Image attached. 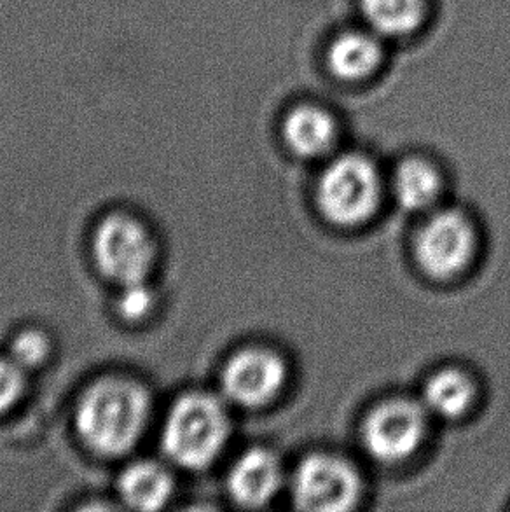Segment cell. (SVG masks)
Masks as SVG:
<instances>
[{
  "mask_svg": "<svg viewBox=\"0 0 510 512\" xmlns=\"http://www.w3.org/2000/svg\"><path fill=\"white\" fill-rule=\"evenodd\" d=\"M151 401L142 385L126 378H105L91 385L77 406V432L88 448L104 455H125L144 434Z\"/></svg>",
  "mask_w": 510,
  "mask_h": 512,
  "instance_id": "1",
  "label": "cell"
},
{
  "mask_svg": "<svg viewBox=\"0 0 510 512\" xmlns=\"http://www.w3.org/2000/svg\"><path fill=\"white\" fill-rule=\"evenodd\" d=\"M231 434L224 404L210 394H189L175 402L166 418L163 448L187 469H205L219 458Z\"/></svg>",
  "mask_w": 510,
  "mask_h": 512,
  "instance_id": "2",
  "label": "cell"
},
{
  "mask_svg": "<svg viewBox=\"0 0 510 512\" xmlns=\"http://www.w3.org/2000/svg\"><path fill=\"white\" fill-rule=\"evenodd\" d=\"M380 200V173L364 156H341L318 180V208L338 226L352 228L366 222L380 207Z\"/></svg>",
  "mask_w": 510,
  "mask_h": 512,
  "instance_id": "3",
  "label": "cell"
},
{
  "mask_svg": "<svg viewBox=\"0 0 510 512\" xmlns=\"http://www.w3.org/2000/svg\"><path fill=\"white\" fill-rule=\"evenodd\" d=\"M93 256L105 277L125 285L145 282L156 259L149 231L128 215L107 217L93 236Z\"/></svg>",
  "mask_w": 510,
  "mask_h": 512,
  "instance_id": "4",
  "label": "cell"
},
{
  "mask_svg": "<svg viewBox=\"0 0 510 512\" xmlns=\"http://www.w3.org/2000/svg\"><path fill=\"white\" fill-rule=\"evenodd\" d=\"M290 490L297 509L348 511L359 500L360 479L357 471L343 458L317 453L297 465Z\"/></svg>",
  "mask_w": 510,
  "mask_h": 512,
  "instance_id": "5",
  "label": "cell"
},
{
  "mask_svg": "<svg viewBox=\"0 0 510 512\" xmlns=\"http://www.w3.org/2000/svg\"><path fill=\"white\" fill-rule=\"evenodd\" d=\"M476 250L472 222L458 210L432 215L414 242V254L421 270L432 278H451L469 266Z\"/></svg>",
  "mask_w": 510,
  "mask_h": 512,
  "instance_id": "6",
  "label": "cell"
},
{
  "mask_svg": "<svg viewBox=\"0 0 510 512\" xmlns=\"http://www.w3.org/2000/svg\"><path fill=\"white\" fill-rule=\"evenodd\" d=\"M427 436L425 408L407 399L383 402L364 422L367 453L385 464H397L418 451Z\"/></svg>",
  "mask_w": 510,
  "mask_h": 512,
  "instance_id": "7",
  "label": "cell"
},
{
  "mask_svg": "<svg viewBox=\"0 0 510 512\" xmlns=\"http://www.w3.org/2000/svg\"><path fill=\"white\" fill-rule=\"evenodd\" d=\"M287 380V367L280 355L264 348L236 353L222 371V390L229 401L259 408L280 394Z\"/></svg>",
  "mask_w": 510,
  "mask_h": 512,
  "instance_id": "8",
  "label": "cell"
},
{
  "mask_svg": "<svg viewBox=\"0 0 510 512\" xmlns=\"http://www.w3.org/2000/svg\"><path fill=\"white\" fill-rule=\"evenodd\" d=\"M282 465L268 450L254 448L236 460L229 472L231 497L243 507H261L282 488Z\"/></svg>",
  "mask_w": 510,
  "mask_h": 512,
  "instance_id": "9",
  "label": "cell"
},
{
  "mask_svg": "<svg viewBox=\"0 0 510 512\" xmlns=\"http://www.w3.org/2000/svg\"><path fill=\"white\" fill-rule=\"evenodd\" d=\"M283 137L292 153L301 158H320L329 153L336 139L338 126L331 114L320 107L301 105L283 123Z\"/></svg>",
  "mask_w": 510,
  "mask_h": 512,
  "instance_id": "10",
  "label": "cell"
},
{
  "mask_svg": "<svg viewBox=\"0 0 510 512\" xmlns=\"http://www.w3.org/2000/svg\"><path fill=\"white\" fill-rule=\"evenodd\" d=\"M327 60L332 74L339 79L360 81L380 69L383 48L376 34L353 30L332 41Z\"/></svg>",
  "mask_w": 510,
  "mask_h": 512,
  "instance_id": "11",
  "label": "cell"
},
{
  "mask_svg": "<svg viewBox=\"0 0 510 512\" xmlns=\"http://www.w3.org/2000/svg\"><path fill=\"white\" fill-rule=\"evenodd\" d=\"M172 492L170 474L154 462L130 465L119 478L121 497L138 511H158L170 500Z\"/></svg>",
  "mask_w": 510,
  "mask_h": 512,
  "instance_id": "12",
  "label": "cell"
},
{
  "mask_svg": "<svg viewBox=\"0 0 510 512\" xmlns=\"http://www.w3.org/2000/svg\"><path fill=\"white\" fill-rule=\"evenodd\" d=\"M476 395V385L460 369H442L432 374L423 388V406L442 418L462 416Z\"/></svg>",
  "mask_w": 510,
  "mask_h": 512,
  "instance_id": "13",
  "label": "cell"
},
{
  "mask_svg": "<svg viewBox=\"0 0 510 512\" xmlns=\"http://www.w3.org/2000/svg\"><path fill=\"white\" fill-rule=\"evenodd\" d=\"M374 34L402 37L420 28L427 13L425 0H360Z\"/></svg>",
  "mask_w": 510,
  "mask_h": 512,
  "instance_id": "14",
  "label": "cell"
},
{
  "mask_svg": "<svg viewBox=\"0 0 510 512\" xmlns=\"http://www.w3.org/2000/svg\"><path fill=\"white\" fill-rule=\"evenodd\" d=\"M393 191L400 207L409 212H421L432 207L441 194V177L430 163L407 160L397 168Z\"/></svg>",
  "mask_w": 510,
  "mask_h": 512,
  "instance_id": "15",
  "label": "cell"
},
{
  "mask_svg": "<svg viewBox=\"0 0 510 512\" xmlns=\"http://www.w3.org/2000/svg\"><path fill=\"white\" fill-rule=\"evenodd\" d=\"M49 341L39 331H25L18 334L11 343V360L25 369L41 366L48 359Z\"/></svg>",
  "mask_w": 510,
  "mask_h": 512,
  "instance_id": "16",
  "label": "cell"
},
{
  "mask_svg": "<svg viewBox=\"0 0 510 512\" xmlns=\"http://www.w3.org/2000/svg\"><path fill=\"white\" fill-rule=\"evenodd\" d=\"M152 305H154V299H152L151 289L144 282L125 285L119 294L118 310L123 319H144L145 315L151 312Z\"/></svg>",
  "mask_w": 510,
  "mask_h": 512,
  "instance_id": "17",
  "label": "cell"
},
{
  "mask_svg": "<svg viewBox=\"0 0 510 512\" xmlns=\"http://www.w3.org/2000/svg\"><path fill=\"white\" fill-rule=\"evenodd\" d=\"M25 387L23 369L14 360L0 359V413L13 408Z\"/></svg>",
  "mask_w": 510,
  "mask_h": 512,
  "instance_id": "18",
  "label": "cell"
}]
</instances>
